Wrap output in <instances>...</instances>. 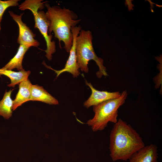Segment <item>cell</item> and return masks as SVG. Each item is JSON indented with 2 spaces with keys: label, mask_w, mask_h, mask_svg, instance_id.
<instances>
[{
  "label": "cell",
  "mask_w": 162,
  "mask_h": 162,
  "mask_svg": "<svg viewBox=\"0 0 162 162\" xmlns=\"http://www.w3.org/2000/svg\"><path fill=\"white\" fill-rule=\"evenodd\" d=\"M145 146L140 134L121 118L115 124L110 135V156L113 161H127Z\"/></svg>",
  "instance_id": "obj_1"
},
{
  "label": "cell",
  "mask_w": 162,
  "mask_h": 162,
  "mask_svg": "<svg viewBox=\"0 0 162 162\" xmlns=\"http://www.w3.org/2000/svg\"><path fill=\"white\" fill-rule=\"evenodd\" d=\"M45 5L47 9L46 14L49 22L48 33L50 34L53 32L60 44L61 41L63 42L65 50L69 52L73 38L71 29L81 20H77V15L69 9L58 6L51 7L46 3Z\"/></svg>",
  "instance_id": "obj_2"
},
{
  "label": "cell",
  "mask_w": 162,
  "mask_h": 162,
  "mask_svg": "<svg viewBox=\"0 0 162 162\" xmlns=\"http://www.w3.org/2000/svg\"><path fill=\"white\" fill-rule=\"evenodd\" d=\"M127 90L123 91L117 98L104 101L93 106L94 117L86 124L93 132L104 130L110 122L115 124L118 121V110L125 103L127 96Z\"/></svg>",
  "instance_id": "obj_3"
},
{
  "label": "cell",
  "mask_w": 162,
  "mask_h": 162,
  "mask_svg": "<svg viewBox=\"0 0 162 162\" xmlns=\"http://www.w3.org/2000/svg\"><path fill=\"white\" fill-rule=\"evenodd\" d=\"M92 36L89 30H81L77 36L76 42V52L77 63L79 68L86 73L88 72V65L89 61L93 60L99 67L96 73L97 76L100 78L103 75H108L106 68L103 65V60L98 57L94 51L92 44Z\"/></svg>",
  "instance_id": "obj_4"
},
{
  "label": "cell",
  "mask_w": 162,
  "mask_h": 162,
  "mask_svg": "<svg viewBox=\"0 0 162 162\" xmlns=\"http://www.w3.org/2000/svg\"><path fill=\"white\" fill-rule=\"evenodd\" d=\"M41 0H26L19 5V9L21 10L28 9L33 14L34 19L35 28H38L43 35L46 43V49L44 50L46 53V57L48 60L52 59V55L56 51L55 42L52 41V35H49V22L46 13L41 10L44 8V4L47 2H41Z\"/></svg>",
  "instance_id": "obj_5"
},
{
  "label": "cell",
  "mask_w": 162,
  "mask_h": 162,
  "mask_svg": "<svg viewBox=\"0 0 162 162\" xmlns=\"http://www.w3.org/2000/svg\"><path fill=\"white\" fill-rule=\"evenodd\" d=\"M80 26L73 27L71 29L73 35V44L70 50V55L64 68L60 70H56L52 68L50 66L47 65L44 62L43 64L47 68L54 70L57 74L58 77L61 73L67 72L72 74L73 77H77L80 74L79 68L78 66L77 57L76 52V42L77 36L81 30Z\"/></svg>",
  "instance_id": "obj_6"
},
{
  "label": "cell",
  "mask_w": 162,
  "mask_h": 162,
  "mask_svg": "<svg viewBox=\"0 0 162 162\" xmlns=\"http://www.w3.org/2000/svg\"><path fill=\"white\" fill-rule=\"evenodd\" d=\"M9 13L13 20L17 24L19 27V35L17 42L29 48L32 46H38L40 43L34 39L35 34L22 21V17L23 13L18 15L14 14L11 11H9Z\"/></svg>",
  "instance_id": "obj_7"
},
{
  "label": "cell",
  "mask_w": 162,
  "mask_h": 162,
  "mask_svg": "<svg viewBox=\"0 0 162 162\" xmlns=\"http://www.w3.org/2000/svg\"><path fill=\"white\" fill-rule=\"evenodd\" d=\"M86 84L92 90L90 97L83 103L84 106L88 109L90 107L96 105L106 100L119 97L121 94L119 92H110L107 91H99L95 89L90 82L86 80Z\"/></svg>",
  "instance_id": "obj_8"
},
{
  "label": "cell",
  "mask_w": 162,
  "mask_h": 162,
  "mask_svg": "<svg viewBox=\"0 0 162 162\" xmlns=\"http://www.w3.org/2000/svg\"><path fill=\"white\" fill-rule=\"evenodd\" d=\"M158 158L157 147L151 144L134 153L129 160V162H158Z\"/></svg>",
  "instance_id": "obj_9"
},
{
  "label": "cell",
  "mask_w": 162,
  "mask_h": 162,
  "mask_svg": "<svg viewBox=\"0 0 162 162\" xmlns=\"http://www.w3.org/2000/svg\"><path fill=\"white\" fill-rule=\"evenodd\" d=\"M32 85L28 78L19 84V91L13 100V111L24 103L30 100Z\"/></svg>",
  "instance_id": "obj_10"
},
{
  "label": "cell",
  "mask_w": 162,
  "mask_h": 162,
  "mask_svg": "<svg viewBox=\"0 0 162 162\" xmlns=\"http://www.w3.org/2000/svg\"><path fill=\"white\" fill-rule=\"evenodd\" d=\"M30 100L38 101L50 105H58V101L42 86L32 85Z\"/></svg>",
  "instance_id": "obj_11"
},
{
  "label": "cell",
  "mask_w": 162,
  "mask_h": 162,
  "mask_svg": "<svg viewBox=\"0 0 162 162\" xmlns=\"http://www.w3.org/2000/svg\"><path fill=\"white\" fill-rule=\"evenodd\" d=\"M29 48L24 45L20 44L15 55L1 69L12 70L16 68L19 71L24 70L22 65V62L24 56Z\"/></svg>",
  "instance_id": "obj_12"
},
{
  "label": "cell",
  "mask_w": 162,
  "mask_h": 162,
  "mask_svg": "<svg viewBox=\"0 0 162 162\" xmlns=\"http://www.w3.org/2000/svg\"><path fill=\"white\" fill-rule=\"evenodd\" d=\"M30 74V70H24L15 72L11 70L0 69V76L4 75L10 79V83L8 85V86L9 87H14L16 85L28 79Z\"/></svg>",
  "instance_id": "obj_13"
},
{
  "label": "cell",
  "mask_w": 162,
  "mask_h": 162,
  "mask_svg": "<svg viewBox=\"0 0 162 162\" xmlns=\"http://www.w3.org/2000/svg\"><path fill=\"white\" fill-rule=\"evenodd\" d=\"M12 90L5 91L2 99L0 101V116L8 119L12 116L13 100L11 98Z\"/></svg>",
  "instance_id": "obj_14"
},
{
  "label": "cell",
  "mask_w": 162,
  "mask_h": 162,
  "mask_svg": "<svg viewBox=\"0 0 162 162\" xmlns=\"http://www.w3.org/2000/svg\"><path fill=\"white\" fill-rule=\"evenodd\" d=\"M19 0H9L2 1L0 0V23L2 22L3 14L8 8L11 6H16L19 5Z\"/></svg>",
  "instance_id": "obj_15"
},
{
  "label": "cell",
  "mask_w": 162,
  "mask_h": 162,
  "mask_svg": "<svg viewBox=\"0 0 162 162\" xmlns=\"http://www.w3.org/2000/svg\"><path fill=\"white\" fill-rule=\"evenodd\" d=\"M131 0H126L125 2V5H127L128 6V10L129 11L133 10V7L134 5L132 4Z\"/></svg>",
  "instance_id": "obj_16"
},
{
  "label": "cell",
  "mask_w": 162,
  "mask_h": 162,
  "mask_svg": "<svg viewBox=\"0 0 162 162\" xmlns=\"http://www.w3.org/2000/svg\"><path fill=\"white\" fill-rule=\"evenodd\" d=\"M1 23H0V32L1 31Z\"/></svg>",
  "instance_id": "obj_17"
}]
</instances>
